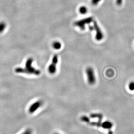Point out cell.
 I'll use <instances>...</instances> for the list:
<instances>
[{
    "instance_id": "4",
    "label": "cell",
    "mask_w": 134,
    "mask_h": 134,
    "mask_svg": "<svg viewBox=\"0 0 134 134\" xmlns=\"http://www.w3.org/2000/svg\"><path fill=\"white\" fill-rule=\"evenodd\" d=\"M87 82L90 85H94L96 82V78L93 69L91 67H88L86 70Z\"/></svg>"
},
{
    "instance_id": "3",
    "label": "cell",
    "mask_w": 134,
    "mask_h": 134,
    "mask_svg": "<svg viewBox=\"0 0 134 134\" xmlns=\"http://www.w3.org/2000/svg\"><path fill=\"white\" fill-rule=\"evenodd\" d=\"M93 26H92L93 31L95 30L96 32L95 39L97 41H100L103 39L104 37V34L102 31L99 27L97 22L95 21H93Z\"/></svg>"
},
{
    "instance_id": "13",
    "label": "cell",
    "mask_w": 134,
    "mask_h": 134,
    "mask_svg": "<svg viewBox=\"0 0 134 134\" xmlns=\"http://www.w3.org/2000/svg\"><path fill=\"white\" fill-rule=\"evenodd\" d=\"M81 120L87 123H89L90 122V119L89 118L85 115H83L81 117Z\"/></svg>"
},
{
    "instance_id": "8",
    "label": "cell",
    "mask_w": 134,
    "mask_h": 134,
    "mask_svg": "<svg viewBox=\"0 0 134 134\" xmlns=\"http://www.w3.org/2000/svg\"><path fill=\"white\" fill-rule=\"evenodd\" d=\"M90 117L92 118H98L99 121H101L103 119V115L100 113H93L90 115Z\"/></svg>"
},
{
    "instance_id": "12",
    "label": "cell",
    "mask_w": 134,
    "mask_h": 134,
    "mask_svg": "<svg viewBox=\"0 0 134 134\" xmlns=\"http://www.w3.org/2000/svg\"><path fill=\"white\" fill-rule=\"evenodd\" d=\"M90 124L93 126H96L97 127H101V121H99L96 122H90Z\"/></svg>"
},
{
    "instance_id": "16",
    "label": "cell",
    "mask_w": 134,
    "mask_h": 134,
    "mask_svg": "<svg viewBox=\"0 0 134 134\" xmlns=\"http://www.w3.org/2000/svg\"><path fill=\"white\" fill-rule=\"evenodd\" d=\"M22 134H32V131L31 128H28Z\"/></svg>"
},
{
    "instance_id": "18",
    "label": "cell",
    "mask_w": 134,
    "mask_h": 134,
    "mask_svg": "<svg viewBox=\"0 0 134 134\" xmlns=\"http://www.w3.org/2000/svg\"><path fill=\"white\" fill-rule=\"evenodd\" d=\"M109 134H113V132L112 131L110 130V129L109 130Z\"/></svg>"
},
{
    "instance_id": "15",
    "label": "cell",
    "mask_w": 134,
    "mask_h": 134,
    "mask_svg": "<svg viewBox=\"0 0 134 134\" xmlns=\"http://www.w3.org/2000/svg\"><path fill=\"white\" fill-rule=\"evenodd\" d=\"M101 0H91V3L94 6H96L101 2Z\"/></svg>"
},
{
    "instance_id": "17",
    "label": "cell",
    "mask_w": 134,
    "mask_h": 134,
    "mask_svg": "<svg viewBox=\"0 0 134 134\" xmlns=\"http://www.w3.org/2000/svg\"><path fill=\"white\" fill-rule=\"evenodd\" d=\"M123 0H116V3L117 5L118 6H121L122 4Z\"/></svg>"
},
{
    "instance_id": "14",
    "label": "cell",
    "mask_w": 134,
    "mask_h": 134,
    "mask_svg": "<svg viewBox=\"0 0 134 134\" xmlns=\"http://www.w3.org/2000/svg\"><path fill=\"white\" fill-rule=\"evenodd\" d=\"M128 88L130 91L134 90V82H131L128 84Z\"/></svg>"
},
{
    "instance_id": "5",
    "label": "cell",
    "mask_w": 134,
    "mask_h": 134,
    "mask_svg": "<svg viewBox=\"0 0 134 134\" xmlns=\"http://www.w3.org/2000/svg\"><path fill=\"white\" fill-rule=\"evenodd\" d=\"M58 61V56L57 54H55L53 57L51 63L48 67V72L50 74H53L56 72V65Z\"/></svg>"
},
{
    "instance_id": "10",
    "label": "cell",
    "mask_w": 134,
    "mask_h": 134,
    "mask_svg": "<svg viewBox=\"0 0 134 134\" xmlns=\"http://www.w3.org/2000/svg\"><path fill=\"white\" fill-rule=\"evenodd\" d=\"M6 24L5 22H0V33L3 32L6 29Z\"/></svg>"
},
{
    "instance_id": "19",
    "label": "cell",
    "mask_w": 134,
    "mask_h": 134,
    "mask_svg": "<svg viewBox=\"0 0 134 134\" xmlns=\"http://www.w3.org/2000/svg\"><path fill=\"white\" fill-rule=\"evenodd\" d=\"M54 134H59V133H54Z\"/></svg>"
},
{
    "instance_id": "7",
    "label": "cell",
    "mask_w": 134,
    "mask_h": 134,
    "mask_svg": "<svg viewBox=\"0 0 134 134\" xmlns=\"http://www.w3.org/2000/svg\"><path fill=\"white\" fill-rule=\"evenodd\" d=\"M113 126V124L112 123L109 121H105L103 123H101V127L104 129L110 130L112 128Z\"/></svg>"
},
{
    "instance_id": "9",
    "label": "cell",
    "mask_w": 134,
    "mask_h": 134,
    "mask_svg": "<svg viewBox=\"0 0 134 134\" xmlns=\"http://www.w3.org/2000/svg\"><path fill=\"white\" fill-rule=\"evenodd\" d=\"M52 47L55 50H59L61 47V43L58 41H55L52 43Z\"/></svg>"
},
{
    "instance_id": "2",
    "label": "cell",
    "mask_w": 134,
    "mask_h": 134,
    "mask_svg": "<svg viewBox=\"0 0 134 134\" xmlns=\"http://www.w3.org/2000/svg\"><path fill=\"white\" fill-rule=\"evenodd\" d=\"M93 18L89 17L74 22V25L79 28L81 30H84L85 29L86 25L93 22Z\"/></svg>"
},
{
    "instance_id": "1",
    "label": "cell",
    "mask_w": 134,
    "mask_h": 134,
    "mask_svg": "<svg viewBox=\"0 0 134 134\" xmlns=\"http://www.w3.org/2000/svg\"><path fill=\"white\" fill-rule=\"evenodd\" d=\"M33 62V58H28L26 62L25 68H18L16 69V72L18 73H25L28 74H33L37 76L41 74V71L33 67L32 65Z\"/></svg>"
},
{
    "instance_id": "6",
    "label": "cell",
    "mask_w": 134,
    "mask_h": 134,
    "mask_svg": "<svg viewBox=\"0 0 134 134\" xmlns=\"http://www.w3.org/2000/svg\"><path fill=\"white\" fill-rule=\"evenodd\" d=\"M42 105V101L41 100H38L35 101L29 107L28 111L30 114H33Z\"/></svg>"
},
{
    "instance_id": "11",
    "label": "cell",
    "mask_w": 134,
    "mask_h": 134,
    "mask_svg": "<svg viewBox=\"0 0 134 134\" xmlns=\"http://www.w3.org/2000/svg\"><path fill=\"white\" fill-rule=\"evenodd\" d=\"M79 12H80V14H86L87 12V8H86L85 6H81L79 9Z\"/></svg>"
}]
</instances>
